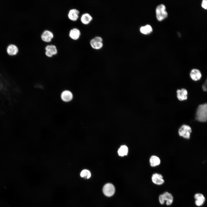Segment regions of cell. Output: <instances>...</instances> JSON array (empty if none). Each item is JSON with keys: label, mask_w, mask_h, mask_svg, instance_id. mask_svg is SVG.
Here are the masks:
<instances>
[{"label": "cell", "mask_w": 207, "mask_h": 207, "mask_svg": "<svg viewBox=\"0 0 207 207\" xmlns=\"http://www.w3.org/2000/svg\"><path fill=\"white\" fill-rule=\"evenodd\" d=\"M196 119L201 122L206 121L207 119V105L206 103L199 105L198 108Z\"/></svg>", "instance_id": "obj_1"}, {"label": "cell", "mask_w": 207, "mask_h": 207, "mask_svg": "<svg viewBox=\"0 0 207 207\" xmlns=\"http://www.w3.org/2000/svg\"><path fill=\"white\" fill-rule=\"evenodd\" d=\"M80 34V32L78 29L74 28L70 31L69 36L72 39L76 40L79 38Z\"/></svg>", "instance_id": "obj_10"}, {"label": "cell", "mask_w": 207, "mask_h": 207, "mask_svg": "<svg viewBox=\"0 0 207 207\" xmlns=\"http://www.w3.org/2000/svg\"><path fill=\"white\" fill-rule=\"evenodd\" d=\"M80 176L81 177L85 178L87 179L89 178L91 176V173L88 170L84 169L81 172Z\"/></svg>", "instance_id": "obj_20"}, {"label": "cell", "mask_w": 207, "mask_h": 207, "mask_svg": "<svg viewBox=\"0 0 207 207\" xmlns=\"http://www.w3.org/2000/svg\"><path fill=\"white\" fill-rule=\"evenodd\" d=\"M79 12L75 9H71L68 13V16L69 19L72 21H76L79 17Z\"/></svg>", "instance_id": "obj_9"}, {"label": "cell", "mask_w": 207, "mask_h": 207, "mask_svg": "<svg viewBox=\"0 0 207 207\" xmlns=\"http://www.w3.org/2000/svg\"><path fill=\"white\" fill-rule=\"evenodd\" d=\"M159 200L160 203L161 204H163L164 203L165 201L163 198L162 194L159 195Z\"/></svg>", "instance_id": "obj_23"}, {"label": "cell", "mask_w": 207, "mask_h": 207, "mask_svg": "<svg viewBox=\"0 0 207 207\" xmlns=\"http://www.w3.org/2000/svg\"><path fill=\"white\" fill-rule=\"evenodd\" d=\"M177 97L179 100L183 101L187 99V92L185 89L178 90L177 91Z\"/></svg>", "instance_id": "obj_12"}, {"label": "cell", "mask_w": 207, "mask_h": 207, "mask_svg": "<svg viewBox=\"0 0 207 207\" xmlns=\"http://www.w3.org/2000/svg\"><path fill=\"white\" fill-rule=\"evenodd\" d=\"M206 85H207V81L206 80L205 83L202 86V88L203 90L204 91H206L207 90L206 88Z\"/></svg>", "instance_id": "obj_25"}, {"label": "cell", "mask_w": 207, "mask_h": 207, "mask_svg": "<svg viewBox=\"0 0 207 207\" xmlns=\"http://www.w3.org/2000/svg\"><path fill=\"white\" fill-rule=\"evenodd\" d=\"M18 51V49L15 45L11 44L9 45L7 48L8 53L10 55H16Z\"/></svg>", "instance_id": "obj_16"}, {"label": "cell", "mask_w": 207, "mask_h": 207, "mask_svg": "<svg viewBox=\"0 0 207 207\" xmlns=\"http://www.w3.org/2000/svg\"><path fill=\"white\" fill-rule=\"evenodd\" d=\"M128 149L127 147L125 145L120 146L118 150V155L121 156L126 155L128 154Z\"/></svg>", "instance_id": "obj_19"}, {"label": "cell", "mask_w": 207, "mask_h": 207, "mask_svg": "<svg viewBox=\"0 0 207 207\" xmlns=\"http://www.w3.org/2000/svg\"><path fill=\"white\" fill-rule=\"evenodd\" d=\"M164 200L166 201L167 206L171 205L173 202V197L171 194L168 192H165L162 194Z\"/></svg>", "instance_id": "obj_13"}, {"label": "cell", "mask_w": 207, "mask_h": 207, "mask_svg": "<svg viewBox=\"0 0 207 207\" xmlns=\"http://www.w3.org/2000/svg\"><path fill=\"white\" fill-rule=\"evenodd\" d=\"M202 6L204 8L206 9L207 8V1L206 0H203L202 3Z\"/></svg>", "instance_id": "obj_24"}, {"label": "cell", "mask_w": 207, "mask_h": 207, "mask_svg": "<svg viewBox=\"0 0 207 207\" xmlns=\"http://www.w3.org/2000/svg\"><path fill=\"white\" fill-rule=\"evenodd\" d=\"M102 38L99 37H96L92 39L90 41L91 47L96 49L101 48L103 46Z\"/></svg>", "instance_id": "obj_4"}, {"label": "cell", "mask_w": 207, "mask_h": 207, "mask_svg": "<svg viewBox=\"0 0 207 207\" xmlns=\"http://www.w3.org/2000/svg\"><path fill=\"white\" fill-rule=\"evenodd\" d=\"M140 30L141 33L144 34H148L152 31V29L150 25H147L141 27Z\"/></svg>", "instance_id": "obj_18"}, {"label": "cell", "mask_w": 207, "mask_h": 207, "mask_svg": "<svg viewBox=\"0 0 207 207\" xmlns=\"http://www.w3.org/2000/svg\"><path fill=\"white\" fill-rule=\"evenodd\" d=\"M103 191L104 194L108 197L113 195L115 191L114 186L112 184L108 183L105 184L103 187Z\"/></svg>", "instance_id": "obj_5"}, {"label": "cell", "mask_w": 207, "mask_h": 207, "mask_svg": "<svg viewBox=\"0 0 207 207\" xmlns=\"http://www.w3.org/2000/svg\"><path fill=\"white\" fill-rule=\"evenodd\" d=\"M53 37V34L51 31L47 30H44L41 36V39L44 42L49 43Z\"/></svg>", "instance_id": "obj_7"}, {"label": "cell", "mask_w": 207, "mask_h": 207, "mask_svg": "<svg viewBox=\"0 0 207 207\" xmlns=\"http://www.w3.org/2000/svg\"><path fill=\"white\" fill-rule=\"evenodd\" d=\"M190 74L191 78L195 81L200 80L202 76L200 71L197 69H192L191 70Z\"/></svg>", "instance_id": "obj_14"}, {"label": "cell", "mask_w": 207, "mask_h": 207, "mask_svg": "<svg viewBox=\"0 0 207 207\" xmlns=\"http://www.w3.org/2000/svg\"><path fill=\"white\" fill-rule=\"evenodd\" d=\"M150 161V165L152 167L157 166L160 163V160L159 158L155 156H152L151 157Z\"/></svg>", "instance_id": "obj_17"}, {"label": "cell", "mask_w": 207, "mask_h": 207, "mask_svg": "<svg viewBox=\"0 0 207 207\" xmlns=\"http://www.w3.org/2000/svg\"><path fill=\"white\" fill-rule=\"evenodd\" d=\"M73 97L72 93L69 91L65 90L63 91L61 94L62 100L65 102L70 101Z\"/></svg>", "instance_id": "obj_11"}, {"label": "cell", "mask_w": 207, "mask_h": 207, "mask_svg": "<svg viewBox=\"0 0 207 207\" xmlns=\"http://www.w3.org/2000/svg\"><path fill=\"white\" fill-rule=\"evenodd\" d=\"M45 54L49 57H52L56 55L57 53V51L56 46L53 45H47L45 48Z\"/></svg>", "instance_id": "obj_6"}, {"label": "cell", "mask_w": 207, "mask_h": 207, "mask_svg": "<svg viewBox=\"0 0 207 207\" xmlns=\"http://www.w3.org/2000/svg\"><path fill=\"white\" fill-rule=\"evenodd\" d=\"M204 202L202 201L195 200V203L197 206H202L204 204Z\"/></svg>", "instance_id": "obj_22"}, {"label": "cell", "mask_w": 207, "mask_h": 207, "mask_svg": "<svg viewBox=\"0 0 207 207\" xmlns=\"http://www.w3.org/2000/svg\"><path fill=\"white\" fill-rule=\"evenodd\" d=\"M191 132V127L186 125H182L179 130V135L187 139L190 138Z\"/></svg>", "instance_id": "obj_3"}, {"label": "cell", "mask_w": 207, "mask_h": 207, "mask_svg": "<svg viewBox=\"0 0 207 207\" xmlns=\"http://www.w3.org/2000/svg\"><path fill=\"white\" fill-rule=\"evenodd\" d=\"M152 182L154 184L158 185H162L164 182L162 175L157 173L153 175L152 177Z\"/></svg>", "instance_id": "obj_8"}, {"label": "cell", "mask_w": 207, "mask_h": 207, "mask_svg": "<svg viewBox=\"0 0 207 207\" xmlns=\"http://www.w3.org/2000/svg\"><path fill=\"white\" fill-rule=\"evenodd\" d=\"M195 200L202 201L205 202V198L204 195L202 193H197L194 196Z\"/></svg>", "instance_id": "obj_21"}, {"label": "cell", "mask_w": 207, "mask_h": 207, "mask_svg": "<svg viewBox=\"0 0 207 207\" xmlns=\"http://www.w3.org/2000/svg\"><path fill=\"white\" fill-rule=\"evenodd\" d=\"M92 17L90 14L86 13L83 14L80 18L81 22L84 24H89L92 20Z\"/></svg>", "instance_id": "obj_15"}, {"label": "cell", "mask_w": 207, "mask_h": 207, "mask_svg": "<svg viewBox=\"0 0 207 207\" xmlns=\"http://www.w3.org/2000/svg\"><path fill=\"white\" fill-rule=\"evenodd\" d=\"M156 16L158 21H162L166 18L168 14L166 10L165 6L162 4L158 5L156 9Z\"/></svg>", "instance_id": "obj_2"}]
</instances>
